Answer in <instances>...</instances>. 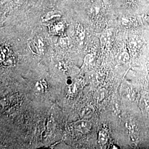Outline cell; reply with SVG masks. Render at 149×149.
Instances as JSON below:
<instances>
[{
	"label": "cell",
	"mask_w": 149,
	"mask_h": 149,
	"mask_svg": "<svg viewBox=\"0 0 149 149\" xmlns=\"http://www.w3.org/2000/svg\"><path fill=\"white\" fill-rule=\"evenodd\" d=\"M35 88L38 92H41L43 91V87H42V85L39 82H37L35 87Z\"/></svg>",
	"instance_id": "11"
},
{
	"label": "cell",
	"mask_w": 149,
	"mask_h": 149,
	"mask_svg": "<svg viewBox=\"0 0 149 149\" xmlns=\"http://www.w3.org/2000/svg\"><path fill=\"white\" fill-rule=\"evenodd\" d=\"M101 7L100 4L95 3L91 8V12L92 13V15H98L101 11Z\"/></svg>",
	"instance_id": "7"
},
{
	"label": "cell",
	"mask_w": 149,
	"mask_h": 149,
	"mask_svg": "<svg viewBox=\"0 0 149 149\" xmlns=\"http://www.w3.org/2000/svg\"><path fill=\"white\" fill-rule=\"evenodd\" d=\"M105 96V93L104 91L100 90L96 92L95 94V98L98 102L102 101Z\"/></svg>",
	"instance_id": "9"
},
{
	"label": "cell",
	"mask_w": 149,
	"mask_h": 149,
	"mask_svg": "<svg viewBox=\"0 0 149 149\" xmlns=\"http://www.w3.org/2000/svg\"><path fill=\"white\" fill-rule=\"evenodd\" d=\"M12 1L17 5H21L24 1V0H12Z\"/></svg>",
	"instance_id": "12"
},
{
	"label": "cell",
	"mask_w": 149,
	"mask_h": 149,
	"mask_svg": "<svg viewBox=\"0 0 149 149\" xmlns=\"http://www.w3.org/2000/svg\"><path fill=\"white\" fill-rule=\"evenodd\" d=\"M72 127L77 132L86 134L90 132L92 128V124L87 119H82L74 123Z\"/></svg>",
	"instance_id": "1"
},
{
	"label": "cell",
	"mask_w": 149,
	"mask_h": 149,
	"mask_svg": "<svg viewBox=\"0 0 149 149\" xmlns=\"http://www.w3.org/2000/svg\"><path fill=\"white\" fill-rule=\"evenodd\" d=\"M98 140L100 143L102 144H106L108 141V135L105 131L101 130L99 132Z\"/></svg>",
	"instance_id": "6"
},
{
	"label": "cell",
	"mask_w": 149,
	"mask_h": 149,
	"mask_svg": "<svg viewBox=\"0 0 149 149\" xmlns=\"http://www.w3.org/2000/svg\"><path fill=\"white\" fill-rule=\"evenodd\" d=\"M28 47L33 53H39L37 46L36 45V43L33 40H28Z\"/></svg>",
	"instance_id": "8"
},
{
	"label": "cell",
	"mask_w": 149,
	"mask_h": 149,
	"mask_svg": "<svg viewBox=\"0 0 149 149\" xmlns=\"http://www.w3.org/2000/svg\"><path fill=\"white\" fill-rule=\"evenodd\" d=\"M111 37V33L109 31L104 33L102 35L101 38V42L102 45H105L106 44L110 41Z\"/></svg>",
	"instance_id": "5"
},
{
	"label": "cell",
	"mask_w": 149,
	"mask_h": 149,
	"mask_svg": "<svg viewBox=\"0 0 149 149\" xmlns=\"http://www.w3.org/2000/svg\"><path fill=\"white\" fill-rule=\"evenodd\" d=\"M93 61V56L91 54H88L87 55L85 58L84 60V63L86 67L91 66L92 64V62Z\"/></svg>",
	"instance_id": "10"
},
{
	"label": "cell",
	"mask_w": 149,
	"mask_h": 149,
	"mask_svg": "<svg viewBox=\"0 0 149 149\" xmlns=\"http://www.w3.org/2000/svg\"><path fill=\"white\" fill-rule=\"evenodd\" d=\"M71 45V39L69 37H63L59 40V45L61 48L66 49L69 48Z\"/></svg>",
	"instance_id": "4"
},
{
	"label": "cell",
	"mask_w": 149,
	"mask_h": 149,
	"mask_svg": "<svg viewBox=\"0 0 149 149\" xmlns=\"http://www.w3.org/2000/svg\"><path fill=\"white\" fill-rule=\"evenodd\" d=\"M124 2L127 3H129V4H130V3H132L134 2V0H124Z\"/></svg>",
	"instance_id": "13"
},
{
	"label": "cell",
	"mask_w": 149,
	"mask_h": 149,
	"mask_svg": "<svg viewBox=\"0 0 149 149\" xmlns=\"http://www.w3.org/2000/svg\"><path fill=\"white\" fill-rule=\"evenodd\" d=\"M62 16V13L58 10L49 11L43 16V20L44 21L48 22L53 20L55 18H58Z\"/></svg>",
	"instance_id": "3"
},
{
	"label": "cell",
	"mask_w": 149,
	"mask_h": 149,
	"mask_svg": "<svg viewBox=\"0 0 149 149\" xmlns=\"http://www.w3.org/2000/svg\"><path fill=\"white\" fill-rule=\"evenodd\" d=\"M93 108L91 106H87L82 108L80 111V116L81 119H87L93 115L94 113Z\"/></svg>",
	"instance_id": "2"
},
{
	"label": "cell",
	"mask_w": 149,
	"mask_h": 149,
	"mask_svg": "<svg viewBox=\"0 0 149 149\" xmlns=\"http://www.w3.org/2000/svg\"><path fill=\"white\" fill-rule=\"evenodd\" d=\"M101 1H102V2H107L108 1H109V0H100Z\"/></svg>",
	"instance_id": "14"
}]
</instances>
